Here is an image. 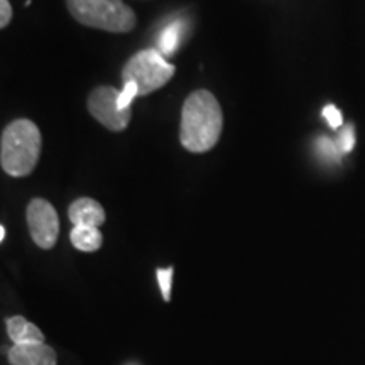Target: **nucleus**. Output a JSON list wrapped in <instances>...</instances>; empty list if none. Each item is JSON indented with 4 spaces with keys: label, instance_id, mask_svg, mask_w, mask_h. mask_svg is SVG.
<instances>
[{
    "label": "nucleus",
    "instance_id": "7",
    "mask_svg": "<svg viewBox=\"0 0 365 365\" xmlns=\"http://www.w3.org/2000/svg\"><path fill=\"white\" fill-rule=\"evenodd\" d=\"M9 360L12 365H56V354L44 344L14 345Z\"/></svg>",
    "mask_w": 365,
    "mask_h": 365
},
{
    "label": "nucleus",
    "instance_id": "11",
    "mask_svg": "<svg viewBox=\"0 0 365 365\" xmlns=\"http://www.w3.org/2000/svg\"><path fill=\"white\" fill-rule=\"evenodd\" d=\"M182 33H185V22L182 21H175L171 24H168L161 31L158 39V51L163 54V56H170V54H175L176 49L180 48Z\"/></svg>",
    "mask_w": 365,
    "mask_h": 365
},
{
    "label": "nucleus",
    "instance_id": "1",
    "mask_svg": "<svg viewBox=\"0 0 365 365\" xmlns=\"http://www.w3.org/2000/svg\"><path fill=\"white\" fill-rule=\"evenodd\" d=\"M223 113L215 95L208 90H195L186 97L181 110L180 140L190 153H207L222 135Z\"/></svg>",
    "mask_w": 365,
    "mask_h": 365
},
{
    "label": "nucleus",
    "instance_id": "14",
    "mask_svg": "<svg viewBox=\"0 0 365 365\" xmlns=\"http://www.w3.org/2000/svg\"><path fill=\"white\" fill-rule=\"evenodd\" d=\"M135 97H139V86H137L134 81L124 83V90L120 91V97H118V107H120V110H127V108H130L132 100Z\"/></svg>",
    "mask_w": 365,
    "mask_h": 365
},
{
    "label": "nucleus",
    "instance_id": "8",
    "mask_svg": "<svg viewBox=\"0 0 365 365\" xmlns=\"http://www.w3.org/2000/svg\"><path fill=\"white\" fill-rule=\"evenodd\" d=\"M68 217H70L73 227L98 228L105 222V210L93 198H78L70 205Z\"/></svg>",
    "mask_w": 365,
    "mask_h": 365
},
{
    "label": "nucleus",
    "instance_id": "19",
    "mask_svg": "<svg viewBox=\"0 0 365 365\" xmlns=\"http://www.w3.org/2000/svg\"><path fill=\"white\" fill-rule=\"evenodd\" d=\"M127 365H137V364H127Z\"/></svg>",
    "mask_w": 365,
    "mask_h": 365
},
{
    "label": "nucleus",
    "instance_id": "17",
    "mask_svg": "<svg viewBox=\"0 0 365 365\" xmlns=\"http://www.w3.org/2000/svg\"><path fill=\"white\" fill-rule=\"evenodd\" d=\"M12 21V7L9 0H0V27L6 29Z\"/></svg>",
    "mask_w": 365,
    "mask_h": 365
},
{
    "label": "nucleus",
    "instance_id": "3",
    "mask_svg": "<svg viewBox=\"0 0 365 365\" xmlns=\"http://www.w3.org/2000/svg\"><path fill=\"white\" fill-rule=\"evenodd\" d=\"M66 7L81 26L107 33H130L137 26L135 12L122 0H66Z\"/></svg>",
    "mask_w": 365,
    "mask_h": 365
},
{
    "label": "nucleus",
    "instance_id": "18",
    "mask_svg": "<svg viewBox=\"0 0 365 365\" xmlns=\"http://www.w3.org/2000/svg\"><path fill=\"white\" fill-rule=\"evenodd\" d=\"M4 239H6V227H0V242H4Z\"/></svg>",
    "mask_w": 365,
    "mask_h": 365
},
{
    "label": "nucleus",
    "instance_id": "15",
    "mask_svg": "<svg viewBox=\"0 0 365 365\" xmlns=\"http://www.w3.org/2000/svg\"><path fill=\"white\" fill-rule=\"evenodd\" d=\"M336 144H339L340 150L344 154L350 153V150L354 149L355 145V132H354V125H345V129L340 132L339 135V140H336Z\"/></svg>",
    "mask_w": 365,
    "mask_h": 365
},
{
    "label": "nucleus",
    "instance_id": "5",
    "mask_svg": "<svg viewBox=\"0 0 365 365\" xmlns=\"http://www.w3.org/2000/svg\"><path fill=\"white\" fill-rule=\"evenodd\" d=\"M118 97H120V91L113 86H98L91 91L86 102L91 117L112 132L125 130L132 117L130 108L120 110Z\"/></svg>",
    "mask_w": 365,
    "mask_h": 365
},
{
    "label": "nucleus",
    "instance_id": "13",
    "mask_svg": "<svg viewBox=\"0 0 365 365\" xmlns=\"http://www.w3.org/2000/svg\"><path fill=\"white\" fill-rule=\"evenodd\" d=\"M159 287H161V293L164 301L171 299V282H173V267L166 269H158L156 271Z\"/></svg>",
    "mask_w": 365,
    "mask_h": 365
},
{
    "label": "nucleus",
    "instance_id": "10",
    "mask_svg": "<svg viewBox=\"0 0 365 365\" xmlns=\"http://www.w3.org/2000/svg\"><path fill=\"white\" fill-rule=\"evenodd\" d=\"M73 247L81 252H95L102 247L103 237L95 227H73L70 234Z\"/></svg>",
    "mask_w": 365,
    "mask_h": 365
},
{
    "label": "nucleus",
    "instance_id": "6",
    "mask_svg": "<svg viewBox=\"0 0 365 365\" xmlns=\"http://www.w3.org/2000/svg\"><path fill=\"white\" fill-rule=\"evenodd\" d=\"M31 237L41 249H53L59 235V218L54 207L43 198H34L26 210Z\"/></svg>",
    "mask_w": 365,
    "mask_h": 365
},
{
    "label": "nucleus",
    "instance_id": "16",
    "mask_svg": "<svg viewBox=\"0 0 365 365\" xmlns=\"http://www.w3.org/2000/svg\"><path fill=\"white\" fill-rule=\"evenodd\" d=\"M323 117H325V120L328 122V125L331 127V129H339L344 124V117H341V112L339 108L335 107V105H327L325 108H323Z\"/></svg>",
    "mask_w": 365,
    "mask_h": 365
},
{
    "label": "nucleus",
    "instance_id": "9",
    "mask_svg": "<svg viewBox=\"0 0 365 365\" xmlns=\"http://www.w3.org/2000/svg\"><path fill=\"white\" fill-rule=\"evenodd\" d=\"M7 331L11 340L16 345H26V344H43L44 336L41 330L33 323L27 322L22 317H12L7 319Z\"/></svg>",
    "mask_w": 365,
    "mask_h": 365
},
{
    "label": "nucleus",
    "instance_id": "12",
    "mask_svg": "<svg viewBox=\"0 0 365 365\" xmlns=\"http://www.w3.org/2000/svg\"><path fill=\"white\" fill-rule=\"evenodd\" d=\"M317 149L319 153V156L323 159H328V161H335L339 163L340 161V156L344 153H341L339 144L335 143V140L328 139V137H319L318 143H317Z\"/></svg>",
    "mask_w": 365,
    "mask_h": 365
},
{
    "label": "nucleus",
    "instance_id": "4",
    "mask_svg": "<svg viewBox=\"0 0 365 365\" xmlns=\"http://www.w3.org/2000/svg\"><path fill=\"white\" fill-rule=\"evenodd\" d=\"M175 71V65L168 63L158 49H143L125 63L122 70V81H134L139 86V97H145L163 88L173 78Z\"/></svg>",
    "mask_w": 365,
    "mask_h": 365
},
{
    "label": "nucleus",
    "instance_id": "2",
    "mask_svg": "<svg viewBox=\"0 0 365 365\" xmlns=\"http://www.w3.org/2000/svg\"><path fill=\"white\" fill-rule=\"evenodd\" d=\"M43 137L29 118H17L9 124L0 139V164L9 176H29L38 166Z\"/></svg>",
    "mask_w": 365,
    "mask_h": 365
}]
</instances>
